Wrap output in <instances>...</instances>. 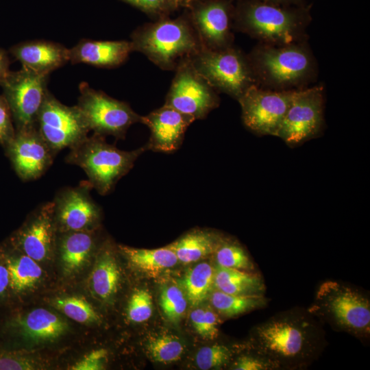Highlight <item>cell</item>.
<instances>
[{"mask_svg": "<svg viewBox=\"0 0 370 370\" xmlns=\"http://www.w3.org/2000/svg\"><path fill=\"white\" fill-rule=\"evenodd\" d=\"M321 321L308 309L280 312L252 330L249 347L275 362L280 369L306 367L325 346Z\"/></svg>", "mask_w": 370, "mask_h": 370, "instance_id": "cell-1", "label": "cell"}, {"mask_svg": "<svg viewBox=\"0 0 370 370\" xmlns=\"http://www.w3.org/2000/svg\"><path fill=\"white\" fill-rule=\"evenodd\" d=\"M311 6L237 0L234 5L233 27L266 45L280 46L307 41Z\"/></svg>", "mask_w": 370, "mask_h": 370, "instance_id": "cell-2", "label": "cell"}, {"mask_svg": "<svg viewBox=\"0 0 370 370\" xmlns=\"http://www.w3.org/2000/svg\"><path fill=\"white\" fill-rule=\"evenodd\" d=\"M247 57L256 85L264 89H301L314 82L318 74L307 41L280 46L258 42Z\"/></svg>", "mask_w": 370, "mask_h": 370, "instance_id": "cell-3", "label": "cell"}, {"mask_svg": "<svg viewBox=\"0 0 370 370\" xmlns=\"http://www.w3.org/2000/svg\"><path fill=\"white\" fill-rule=\"evenodd\" d=\"M67 163L82 168L90 186L100 195L109 193L117 182L134 166L138 158L147 151L145 145L123 151L108 143L105 136L93 134L69 149Z\"/></svg>", "mask_w": 370, "mask_h": 370, "instance_id": "cell-4", "label": "cell"}, {"mask_svg": "<svg viewBox=\"0 0 370 370\" xmlns=\"http://www.w3.org/2000/svg\"><path fill=\"white\" fill-rule=\"evenodd\" d=\"M308 310L334 330L361 338L370 334L369 298L350 285L335 280L323 282Z\"/></svg>", "mask_w": 370, "mask_h": 370, "instance_id": "cell-5", "label": "cell"}, {"mask_svg": "<svg viewBox=\"0 0 370 370\" xmlns=\"http://www.w3.org/2000/svg\"><path fill=\"white\" fill-rule=\"evenodd\" d=\"M134 51L144 53L162 69L173 68L181 58H188L199 44L183 18L161 20L136 30L132 36Z\"/></svg>", "mask_w": 370, "mask_h": 370, "instance_id": "cell-6", "label": "cell"}, {"mask_svg": "<svg viewBox=\"0 0 370 370\" xmlns=\"http://www.w3.org/2000/svg\"><path fill=\"white\" fill-rule=\"evenodd\" d=\"M189 58L195 70L214 89L238 100L256 82L247 56L232 46L199 49Z\"/></svg>", "mask_w": 370, "mask_h": 370, "instance_id": "cell-7", "label": "cell"}, {"mask_svg": "<svg viewBox=\"0 0 370 370\" xmlns=\"http://www.w3.org/2000/svg\"><path fill=\"white\" fill-rule=\"evenodd\" d=\"M79 88L80 95L77 106L93 134L123 139L132 125L142 123L143 116L127 103L92 88L86 82L81 83Z\"/></svg>", "mask_w": 370, "mask_h": 370, "instance_id": "cell-8", "label": "cell"}, {"mask_svg": "<svg viewBox=\"0 0 370 370\" xmlns=\"http://www.w3.org/2000/svg\"><path fill=\"white\" fill-rule=\"evenodd\" d=\"M323 126V86H308L296 90L276 136L295 147L318 137Z\"/></svg>", "mask_w": 370, "mask_h": 370, "instance_id": "cell-9", "label": "cell"}, {"mask_svg": "<svg viewBox=\"0 0 370 370\" xmlns=\"http://www.w3.org/2000/svg\"><path fill=\"white\" fill-rule=\"evenodd\" d=\"M36 127L55 154L73 147L90 132L77 106L62 103L49 91L38 112Z\"/></svg>", "mask_w": 370, "mask_h": 370, "instance_id": "cell-10", "label": "cell"}, {"mask_svg": "<svg viewBox=\"0 0 370 370\" xmlns=\"http://www.w3.org/2000/svg\"><path fill=\"white\" fill-rule=\"evenodd\" d=\"M296 90H273L251 86L237 100L245 126L259 136H276Z\"/></svg>", "mask_w": 370, "mask_h": 370, "instance_id": "cell-11", "label": "cell"}, {"mask_svg": "<svg viewBox=\"0 0 370 370\" xmlns=\"http://www.w3.org/2000/svg\"><path fill=\"white\" fill-rule=\"evenodd\" d=\"M48 76L22 67L19 71H10L1 86L16 130L36 125L38 112L49 92Z\"/></svg>", "mask_w": 370, "mask_h": 370, "instance_id": "cell-12", "label": "cell"}, {"mask_svg": "<svg viewBox=\"0 0 370 370\" xmlns=\"http://www.w3.org/2000/svg\"><path fill=\"white\" fill-rule=\"evenodd\" d=\"M219 103L214 89L195 70L189 58L180 62L164 105L196 120L205 118Z\"/></svg>", "mask_w": 370, "mask_h": 370, "instance_id": "cell-13", "label": "cell"}, {"mask_svg": "<svg viewBox=\"0 0 370 370\" xmlns=\"http://www.w3.org/2000/svg\"><path fill=\"white\" fill-rule=\"evenodd\" d=\"M232 0H199L189 9L203 47L221 49L232 46Z\"/></svg>", "mask_w": 370, "mask_h": 370, "instance_id": "cell-14", "label": "cell"}, {"mask_svg": "<svg viewBox=\"0 0 370 370\" xmlns=\"http://www.w3.org/2000/svg\"><path fill=\"white\" fill-rule=\"evenodd\" d=\"M8 147L15 171L24 181L34 180L42 175L56 156L36 125L16 130Z\"/></svg>", "mask_w": 370, "mask_h": 370, "instance_id": "cell-15", "label": "cell"}, {"mask_svg": "<svg viewBox=\"0 0 370 370\" xmlns=\"http://www.w3.org/2000/svg\"><path fill=\"white\" fill-rule=\"evenodd\" d=\"M89 183L59 190L53 202L54 219L62 231L88 230L99 219V208L90 195Z\"/></svg>", "mask_w": 370, "mask_h": 370, "instance_id": "cell-16", "label": "cell"}, {"mask_svg": "<svg viewBox=\"0 0 370 370\" xmlns=\"http://www.w3.org/2000/svg\"><path fill=\"white\" fill-rule=\"evenodd\" d=\"M194 121L166 105L143 116L142 123L150 130L147 149L163 153L175 151L181 147L185 132Z\"/></svg>", "mask_w": 370, "mask_h": 370, "instance_id": "cell-17", "label": "cell"}, {"mask_svg": "<svg viewBox=\"0 0 370 370\" xmlns=\"http://www.w3.org/2000/svg\"><path fill=\"white\" fill-rule=\"evenodd\" d=\"M10 53L22 67L43 75H49L69 62V49L47 40L22 42L12 46Z\"/></svg>", "mask_w": 370, "mask_h": 370, "instance_id": "cell-18", "label": "cell"}, {"mask_svg": "<svg viewBox=\"0 0 370 370\" xmlns=\"http://www.w3.org/2000/svg\"><path fill=\"white\" fill-rule=\"evenodd\" d=\"M53 202L38 208L19 234L18 242L25 254L41 261L49 254L54 241Z\"/></svg>", "mask_w": 370, "mask_h": 370, "instance_id": "cell-19", "label": "cell"}, {"mask_svg": "<svg viewBox=\"0 0 370 370\" xmlns=\"http://www.w3.org/2000/svg\"><path fill=\"white\" fill-rule=\"evenodd\" d=\"M132 42L101 41L83 39L69 49L71 64L84 63L98 67L112 68L123 64L133 51Z\"/></svg>", "mask_w": 370, "mask_h": 370, "instance_id": "cell-20", "label": "cell"}, {"mask_svg": "<svg viewBox=\"0 0 370 370\" xmlns=\"http://www.w3.org/2000/svg\"><path fill=\"white\" fill-rule=\"evenodd\" d=\"M214 285L217 290L233 295L264 294L266 289L258 273L219 265L214 268Z\"/></svg>", "mask_w": 370, "mask_h": 370, "instance_id": "cell-21", "label": "cell"}, {"mask_svg": "<svg viewBox=\"0 0 370 370\" xmlns=\"http://www.w3.org/2000/svg\"><path fill=\"white\" fill-rule=\"evenodd\" d=\"M222 236L213 232L195 230L169 245L177 260L184 263L197 262L214 254Z\"/></svg>", "mask_w": 370, "mask_h": 370, "instance_id": "cell-22", "label": "cell"}, {"mask_svg": "<svg viewBox=\"0 0 370 370\" xmlns=\"http://www.w3.org/2000/svg\"><path fill=\"white\" fill-rule=\"evenodd\" d=\"M120 248L132 265L151 276L157 275L175 266L178 261L169 246L158 249H139L127 246H121Z\"/></svg>", "mask_w": 370, "mask_h": 370, "instance_id": "cell-23", "label": "cell"}, {"mask_svg": "<svg viewBox=\"0 0 370 370\" xmlns=\"http://www.w3.org/2000/svg\"><path fill=\"white\" fill-rule=\"evenodd\" d=\"M25 334L34 341H52L66 331L67 325L51 312L38 308L27 314L21 323Z\"/></svg>", "mask_w": 370, "mask_h": 370, "instance_id": "cell-24", "label": "cell"}, {"mask_svg": "<svg viewBox=\"0 0 370 370\" xmlns=\"http://www.w3.org/2000/svg\"><path fill=\"white\" fill-rule=\"evenodd\" d=\"M209 297L214 310L219 314L230 318L262 308L269 301L264 294L233 295L217 289L212 291Z\"/></svg>", "mask_w": 370, "mask_h": 370, "instance_id": "cell-25", "label": "cell"}, {"mask_svg": "<svg viewBox=\"0 0 370 370\" xmlns=\"http://www.w3.org/2000/svg\"><path fill=\"white\" fill-rule=\"evenodd\" d=\"M60 243L61 258L65 269L73 271L87 260L94 247V239L90 232L69 231Z\"/></svg>", "mask_w": 370, "mask_h": 370, "instance_id": "cell-26", "label": "cell"}, {"mask_svg": "<svg viewBox=\"0 0 370 370\" xmlns=\"http://www.w3.org/2000/svg\"><path fill=\"white\" fill-rule=\"evenodd\" d=\"M119 280L120 271L112 251L103 250L92 272L94 292L101 299H108L116 293Z\"/></svg>", "mask_w": 370, "mask_h": 370, "instance_id": "cell-27", "label": "cell"}, {"mask_svg": "<svg viewBox=\"0 0 370 370\" xmlns=\"http://www.w3.org/2000/svg\"><path fill=\"white\" fill-rule=\"evenodd\" d=\"M214 268L204 262L190 269L184 278L186 297L193 306L199 305L208 297L214 285Z\"/></svg>", "mask_w": 370, "mask_h": 370, "instance_id": "cell-28", "label": "cell"}, {"mask_svg": "<svg viewBox=\"0 0 370 370\" xmlns=\"http://www.w3.org/2000/svg\"><path fill=\"white\" fill-rule=\"evenodd\" d=\"M10 286L21 291L32 287L41 277L42 271L36 261L23 255L10 261L8 265Z\"/></svg>", "mask_w": 370, "mask_h": 370, "instance_id": "cell-29", "label": "cell"}, {"mask_svg": "<svg viewBox=\"0 0 370 370\" xmlns=\"http://www.w3.org/2000/svg\"><path fill=\"white\" fill-rule=\"evenodd\" d=\"M214 254L221 267L250 271L254 269L247 252L236 241L222 236Z\"/></svg>", "mask_w": 370, "mask_h": 370, "instance_id": "cell-30", "label": "cell"}, {"mask_svg": "<svg viewBox=\"0 0 370 370\" xmlns=\"http://www.w3.org/2000/svg\"><path fill=\"white\" fill-rule=\"evenodd\" d=\"M147 349L153 360L169 363L181 358L184 346L177 336L172 334H164L151 338L147 344Z\"/></svg>", "mask_w": 370, "mask_h": 370, "instance_id": "cell-31", "label": "cell"}, {"mask_svg": "<svg viewBox=\"0 0 370 370\" xmlns=\"http://www.w3.org/2000/svg\"><path fill=\"white\" fill-rule=\"evenodd\" d=\"M234 356L236 351L232 347L217 343L199 349L195 356V362L202 370L218 369L228 365Z\"/></svg>", "mask_w": 370, "mask_h": 370, "instance_id": "cell-32", "label": "cell"}, {"mask_svg": "<svg viewBox=\"0 0 370 370\" xmlns=\"http://www.w3.org/2000/svg\"><path fill=\"white\" fill-rule=\"evenodd\" d=\"M55 304L57 308L77 322L86 323L99 319L92 306L84 299L67 297L58 299Z\"/></svg>", "mask_w": 370, "mask_h": 370, "instance_id": "cell-33", "label": "cell"}, {"mask_svg": "<svg viewBox=\"0 0 370 370\" xmlns=\"http://www.w3.org/2000/svg\"><path fill=\"white\" fill-rule=\"evenodd\" d=\"M160 303L165 316L172 322L179 321L187 307L184 293L175 285L166 286L162 289Z\"/></svg>", "mask_w": 370, "mask_h": 370, "instance_id": "cell-34", "label": "cell"}, {"mask_svg": "<svg viewBox=\"0 0 370 370\" xmlns=\"http://www.w3.org/2000/svg\"><path fill=\"white\" fill-rule=\"evenodd\" d=\"M190 318L195 330L204 338L213 340L218 336L220 320L212 310L196 308L191 312Z\"/></svg>", "mask_w": 370, "mask_h": 370, "instance_id": "cell-35", "label": "cell"}, {"mask_svg": "<svg viewBox=\"0 0 370 370\" xmlns=\"http://www.w3.org/2000/svg\"><path fill=\"white\" fill-rule=\"evenodd\" d=\"M152 299L148 291L139 289L132 295L128 306L127 316L135 323L147 321L152 314Z\"/></svg>", "mask_w": 370, "mask_h": 370, "instance_id": "cell-36", "label": "cell"}, {"mask_svg": "<svg viewBox=\"0 0 370 370\" xmlns=\"http://www.w3.org/2000/svg\"><path fill=\"white\" fill-rule=\"evenodd\" d=\"M251 353L238 356L232 363V369L235 370H275L279 366L264 354L250 347Z\"/></svg>", "mask_w": 370, "mask_h": 370, "instance_id": "cell-37", "label": "cell"}, {"mask_svg": "<svg viewBox=\"0 0 370 370\" xmlns=\"http://www.w3.org/2000/svg\"><path fill=\"white\" fill-rule=\"evenodd\" d=\"M128 3L147 14L164 16L177 8L174 0H120Z\"/></svg>", "mask_w": 370, "mask_h": 370, "instance_id": "cell-38", "label": "cell"}, {"mask_svg": "<svg viewBox=\"0 0 370 370\" xmlns=\"http://www.w3.org/2000/svg\"><path fill=\"white\" fill-rule=\"evenodd\" d=\"M12 113L3 95H0V143L8 145L15 135Z\"/></svg>", "mask_w": 370, "mask_h": 370, "instance_id": "cell-39", "label": "cell"}, {"mask_svg": "<svg viewBox=\"0 0 370 370\" xmlns=\"http://www.w3.org/2000/svg\"><path fill=\"white\" fill-rule=\"evenodd\" d=\"M107 356V351L99 349L92 351L75 363L71 368L73 370H99L103 368Z\"/></svg>", "mask_w": 370, "mask_h": 370, "instance_id": "cell-40", "label": "cell"}, {"mask_svg": "<svg viewBox=\"0 0 370 370\" xmlns=\"http://www.w3.org/2000/svg\"><path fill=\"white\" fill-rule=\"evenodd\" d=\"M33 369L32 365L25 359L12 357L0 358V370H28Z\"/></svg>", "mask_w": 370, "mask_h": 370, "instance_id": "cell-41", "label": "cell"}, {"mask_svg": "<svg viewBox=\"0 0 370 370\" xmlns=\"http://www.w3.org/2000/svg\"><path fill=\"white\" fill-rule=\"evenodd\" d=\"M10 61L8 52L0 48V86L5 80L10 73Z\"/></svg>", "mask_w": 370, "mask_h": 370, "instance_id": "cell-42", "label": "cell"}, {"mask_svg": "<svg viewBox=\"0 0 370 370\" xmlns=\"http://www.w3.org/2000/svg\"><path fill=\"white\" fill-rule=\"evenodd\" d=\"M10 284V278L8 269L0 265V295L3 293Z\"/></svg>", "mask_w": 370, "mask_h": 370, "instance_id": "cell-43", "label": "cell"}, {"mask_svg": "<svg viewBox=\"0 0 370 370\" xmlns=\"http://www.w3.org/2000/svg\"><path fill=\"white\" fill-rule=\"evenodd\" d=\"M267 3L283 5H304L307 0H260Z\"/></svg>", "mask_w": 370, "mask_h": 370, "instance_id": "cell-44", "label": "cell"}, {"mask_svg": "<svg viewBox=\"0 0 370 370\" xmlns=\"http://www.w3.org/2000/svg\"><path fill=\"white\" fill-rule=\"evenodd\" d=\"M178 7H184L190 8L193 4H195L199 0H174Z\"/></svg>", "mask_w": 370, "mask_h": 370, "instance_id": "cell-45", "label": "cell"}, {"mask_svg": "<svg viewBox=\"0 0 370 370\" xmlns=\"http://www.w3.org/2000/svg\"><path fill=\"white\" fill-rule=\"evenodd\" d=\"M232 1H234V0H232Z\"/></svg>", "mask_w": 370, "mask_h": 370, "instance_id": "cell-46", "label": "cell"}, {"mask_svg": "<svg viewBox=\"0 0 370 370\" xmlns=\"http://www.w3.org/2000/svg\"><path fill=\"white\" fill-rule=\"evenodd\" d=\"M308 1V0H307Z\"/></svg>", "mask_w": 370, "mask_h": 370, "instance_id": "cell-47", "label": "cell"}]
</instances>
